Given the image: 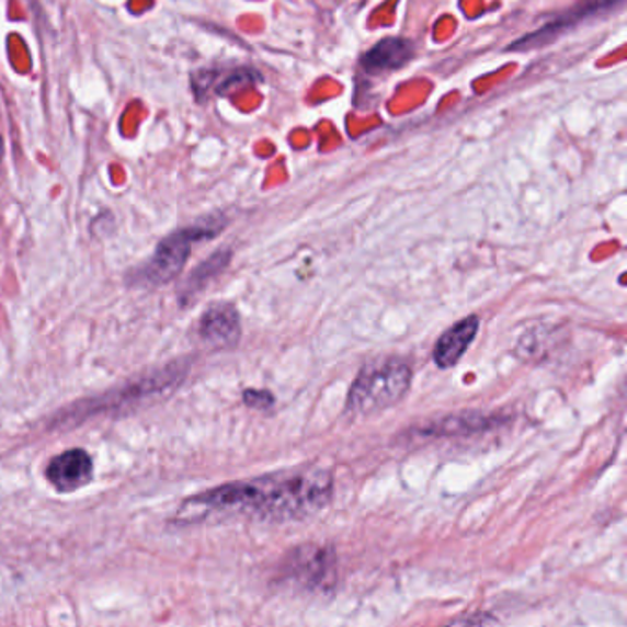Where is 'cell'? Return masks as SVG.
<instances>
[{
    "label": "cell",
    "instance_id": "1",
    "mask_svg": "<svg viewBox=\"0 0 627 627\" xmlns=\"http://www.w3.org/2000/svg\"><path fill=\"white\" fill-rule=\"evenodd\" d=\"M333 497V477L320 468L298 469L262 479L219 486L192 499V504L217 512L252 513L260 520H308Z\"/></svg>",
    "mask_w": 627,
    "mask_h": 627
},
{
    "label": "cell",
    "instance_id": "2",
    "mask_svg": "<svg viewBox=\"0 0 627 627\" xmlns=\"http://www.w3.org/2000/svg\"><path fill=\"white\" fill-rule=\"evenodd\" d=\"M412 383V368L401 360L376 361L355 377L346 398L352 417H372L387 411L406 398Z\"/></svg>",
    "mask_w": 627,
    "mask_h": 627
},
{
    "label": "cell",
    "instance_id": "3",
    "mask_svg": "<svg viewBox=\"0 0 627 627\" xmlns=\"http://www.w3.org/2000/svg\"><path fill=\"white\" fill-rule=\"evenodd\" d=\"M221 227L223 223L208 221L168 236L166 240L160 241L153 258L138 271V282L146 285H160L175 278L186 265L195 241L210 240L219 235Z\"/></svg>",
    "mask_w": 627,
    "mask_h": 627
},
{
    "label": "cell",
    "instance_id": "4",
    "mask_svg": "<svg viewBox=\"0 0 627 627\" xmlns=\"http://www.w3.org/2000/svg\"><path fill=\"white\" fill-rule=\"evenodd\" d=\"M284 569L287 578L300 588H324L335 578V554L330 548L306 545L289 554Z\"/></svg>",
    "mask_w": 627,
    "mask_h": 627
},
{
    "label": "cell",
    "instance_id": "5",
    "mask_svg": "<svg viewBox=\"0 0 627 627\" xmlns=\"http://www.w3.org/2000/svg\"><path fill=\"white\" fill-rule=\"evenodd\" d=\"M200 335L212 349H230L241 337V320L232 304L217 303L206 309L200 322Z\"/></svg>",
    "mask_w": 627,
    "mask_h": 627
},
{
    "label": "cell",
    "instance_id": "6",
    "mask_svg": "<svg viewBox=\"0 0 627 627\" xmlns=\"http://www.w3.org/2000/svg\"><path fill=\"white\" fill-rule=\"evenodd\" d=\"M46 479L64 493L80 490L92 479L91 456L83 449H69L54 456L46 468Z\"/></svg>",
    "mask_w": 627,
    "mask_h": 627
},
{
    "label": "cell",
    "instance_id": "7",
    "mask_svg": "<svg viewBox=\"0 0 627 627\" xmlns=\"http://www.w3.org/2000/svg\"><path fill=\"white\" fill-rule=\"evenodd\" d=\"M479 326V317L471 315V317L458 320L456 324L451 326L449 330H445L434 344V365L442 371L458 365V361L463 360V355L468 352L471 342L475 341Z\"/></svg>",
    "mask_w": 627,
    "mask_h": 627
},
{
    "label": "cell",
    "instance_id": "8",
    "mask_svg": "<svg viewBox=\"0 0 627 627\" xmlns=\"http://www.w3.org/2000/svg\"><path fill=\"white\" fill-rule=\"evenodd\" d=\"M506 422V418L488 412L466 411L451 417L442 418L422 429L423 438H451V436H466V434L486 433L490 429Z\"/></svg>",
    "mask_w": 627,
    "mask_h": 627
},
{
    "label": "cell",
    "instance_id": "9",
    "mask_svg": "<svg viewBox=\"0 0 627 627\" xmlns=\"http://www.w3.org/2000/svg\"><path fill=\"white\" fill-rule=\"evenodd\" d=\"M412 57H414V45L411 41L387 37L366 52L361 59V67L368 75H387V72L406 67Z\"/></svg>",
    "mask_w": 627,
    "mask_h": 627
},
{
    "label": "cell",
    "instance_id": "10",
    "mask_svg": "<svg viewBox=\"0 0 627 627\" xmlns=\"http://www.w3.org/2000/svg\"><path fill=\"white\" fill-rule=\"evenodd\" d=\"M230 256H232L230 251L221 249V251L214 252L210 258H206L205 262L201 263L192 276L184 282L183 289H181V300L189 303L190 298H194L197 293L203 292L206 284L216 278L223 269L227 267Z\"/></svg>",
    "mask_w": 627,
    "mask_h": 627
},
{
    "label": "cell",
    "instance_id": "11",
    "mask_svg": "<svg viewBox=\"0 0 627 627\" xmlns=\"http://www.w3.org/2000/svg\"><path fill=\"white\" fill-rule=\"evenodd\" d=\"M243 401L247 407L256 409V411H271L276 403V399L269 390H254V388H249L243 392Z\"/></svg>",
    "mask_w": 627,
    "mask_h": 627
},
{
    "label": "cell",
    "instance_id": "12",
    "mask_svg": "<svg viewBox=\"0 0 627 627\" xmlns=\"http://www.w3.org/2000/svg\"><path fill=\"white\" fill-rule=\"evenodd\" d=\"M583 13L588 15L591 12H600L605 8H613L615 4H620L622 0H582Z\"/></svg>",
    "mask_w": 627,
    "mask_h": 627
},
{
    "label": "cell",
    "instance_id": "13",
    "mask_svg": "<svg viewBox=\"0 0 627 627\" xmlns=\"http://www.w3.org/2000/svg\"><path fill=\"white\" fill-rule=\"evenodd\" d=\"M471 622H493V618H490V616H488V618L480 616V618H475V620H471V618H460V620H455V624H471Z\"/></svg>",
    "mask_w": 627,
    "mask_h": 627
},
{
    "label": "cell",
    "instance_id": "14",
    "mask_svg": "<svg viewBox=\"0 0 627 627\" xmlns=\"http://www.w3.org/2000/svg\"><path fill=\"white\" fill-rule=\"evenodd\" d=\"M2 155H4V142H2V137H0V162H2Z\"/></svg>",
    "mask_w": 627,
    "mask_h": 627
}]
</instances>
